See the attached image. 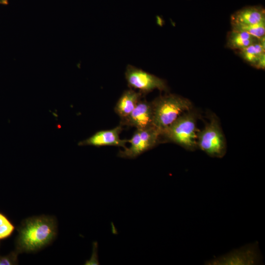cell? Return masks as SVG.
Segmentation results:
<instances>
[{"label": "cell", "mask_w": 265, "mask_h": 265, "mask_svg": "<svg viewBox=\"0 0 265 265\" xmlns=\"http://www.w3.org/2000/svg\"><path fill=\"white\" fill-rule=\"evenodd\" d=\"M161 137V132L153 126L136 129L132 138L128 140L130 146L120 150L117 156L124 159H135L155 147L160 142Z\"/></svg>", "instance_id": "obj_5"}, {"label": "cell", "mask_w": 265, "mask_h": 265, "mask_svg": "<svg viewBox=\"0 0 265 265\" xmlns=\"http://www.w3.org/2000/svg\"><path fill=\"white\" fill-rule=\"evenodd\" d=\"M122 130V126L119 125L111 130L98 131L87 139L80 141L78 145L96 147L115 146L126 148L128 140L120 138V134Z\"/></svg>", "instance_id": "obj_9"}, {"label": "cell", "mask_w": 265, "mask_h": 265, "mask_svg": "<svg viewBox=\"0 0 265 265\" xmlns=\"http://www.w3.org/2000/svg\"><path fill=\"white\" fill-rule=\"evenodd\" d=\"M120 125L133 127L136 129L153 126V109L151 102L141 99L131 113L121 119Z\"/></svg>", "instance_id": "obj_7"}, {"label": "cell", "mask_w": 265, "mask_h": 265, "mask_svg": "<svg viewBox=\"0 0 265 265\" xmlns=\"http://www.w3.org/2000/svg\"><path fill=\"white\" fill-rule=\"evenodd\" d=\"M143 96L144 95L140 92H136L131 88L124 91L115 105V113L121 119L127 117L133 110Z\"/></svg>", "instance_id": "obj_11"}, {"label": "cell", "mask_w": 265, "mask_h": 265, "mask_svg": "<svg viewBox=\"0 0 265 265\" xmlns=\"http://www.w3.org/2000/svg\"><path fill=\"white\" fill-rule=\"evenodd\" d=\"M238 31H243L246 32L251 35L260 39L265 36V20L256 24L243 27L238 30Z\"/></svg>", "instance_id": "obj_14"}, {"label": "cell", "mask_w": 265, "mask_h": 265, "mask_svg": "<svg viewBox=\"0 0 265 265\" xmlns=\"http://www.w3.org/2000/svg\"><path fill=\"white\" fill-rule=\"evenodd\" d=\"M197 145L211 157H222L226 152V141L218 120L212 115L205 127L197 133Z\"/></svg>", "instance_id": "obj_4"}, {"label": "cell", "mask_w": 265, "mask_h": 265, "mask_svg": "<svg viewBox=\"0 0 265 265\" xmlns=\"http://www.w3.org/2000/svg\"><path fill=\"white\" fill-rule=\"evenodd\" d=\"M236 52L250 65L257 69H265V36L261 38L257 42Z\"/></svg>", "instance_id": "obj_10"}, {"label": "cell", "mask_w": 265, "mask_h": 265, "mask_svg": "<svg viewBox=\"0 0 265 265\" xmlns=\"http://www.w3.org/2000/svg\"><path fill=\"white\" fill-rule=\"evenodd\" d=\"M15 229V226L7 216L0 212V241L10 237Z\"/></svg>", "instance_id": "obj_13"}, {"label": "cell", "mask_w": 265, "mask_h": 265, "mask_svg": "<svg viewBox=\"0 0 265 265\" xmlns=\"http://www.w3.org/2000/svg\"><path fill=\"white\" fill-rule=\"evenodd\" d=\"M16 251L11 252L7 255L2 256L0 255V265H12L18 264V255Z\"/></svg>", "instance_id": "obj_15"}, {"label": "cell", "mask_w": 265, "mask_h": 265, "mask_svg": "<svg viewBox=\"0 0 265 265\" xmlns=\"http://www.w3.org/2000/svg\"><path fill=\"white\" fill-rule=\"evenodd\" d=\"M153 125L161 132L184 112L192 109L187 99L174 94L160 96L151 102Z\"/></svg>", "instance_id": "obj_2"}, {"label": "cell", "mask_w": 265, "mask_h": 265, "mask_svg": "<svg viewBox=\"0 0 265 265\" xmlns=\"http://www.w3.org/2000/svg\"><path fill=\"white\" fill-rule=\"evenodd\" d=\"M197 118L196 112L192 109L184 112L161 132V137L185 149L193 150L197 147Z\"/></svg>", "instance_id": "obj_3"}, {"label": "cell", "mask_w": 265, "mask_h": 265, "mask_svg": "<svg viewBox=\"0 0 265 265\" xmlns=\"http://www.w3.org/2000/svg\"><path fill=\"white\" fill-rule=\"evenodd\" d=\"M260 39L243 31L231 29L227 33L225 46L228 49L238 51L257 42Z\"/></svg>", "instance_id": "obj_12"}, {"label": "cell", "mask_w": 265, "mask_h": 265, "mask_svg": "<svg viewBox=\"0 0 265 265\" xmlns=\"http://www.w3.org/2000/svg\"><path fill=\"white\" fill-rule=\"evenodd\" d=\"M125 75L128 86L137 89L144 96L155 89L165 92L169 90L164 80L134 66L128 65Z\"/></svg>", "instance_id": "obj_6"}, {"label": "cell", "mask_w": 265, "mask_h": 265, "mask_svg": "<svg viewBox=\"0 0 265 265\" xmlns=\"http://www.w3.org/2000/svg\"><path fill=\"white\" fill-rule=\"evenodd\" d=\"M265 20V10L262 6H245L231 15L232 29L238 30Z\"/></svg>", "instance_id": "obj_8"}, {"label": "cell", "mask_w": 265, "mask_h": 265, "mask_svg": "<svg viewBox=\"0 0 265 265\" xmlns=\"http://www.w3.org/2000/svg\"><path fill=\"white\" fill-rule=\"evenodd\" d=\"M8 0H0V4H6Z\"/></svg>", "instance_id": "obj_16"}, {"label": "cell", "mask_w": 265, "mask_h": 265, "mask_svg": "<svg viewBox=\"0 0 265 265\" xmlns=\"http://www.w3.org/2000/svg\"><path fill=\"white\" fill-rule=\"evenodd\" d=\"M16 250L19 254L37 251L51 243L57 235L55 217L40 215L27 218L18 229Z\"/></svg>", "instance_id": "obj_1"}]
</instances>
